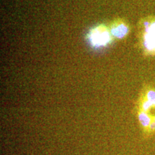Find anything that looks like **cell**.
<instances>
[{"label": "cell", "instance_id": "6da1fadb", "mask_svg": "<svg viewBox=\"0 0 155 155\" xmlns=\"http://www.w3.org/2000/svg\"><path fill=\"white\" fill-rule=\"evenodd\" d=\"M140 28V43L147 54L155 55V17L147 18Z\"/></svg>", "mask_w": 155, "mask_h": 155}, {"label": "cell", "instance_id": "3957f363", "mask_svg": "<svg viewBox=\"0 0 155 155\" xmlns=\"http://www.w3.org/2000/svg\"><path fill=\"white\" fill-rule=\"evenodd\" d=\"M110 32L114 39L121 40L126 38L130 32V26L124 19L118 18L114 19L108 25Z\"/></svg>", "mask_w": 155, "mask_h": 155}, {"label": "cell", "instance_id": "7a4b0ae2", "mask_svg": "<svg viewBox=\"0 0 155 155\" xmlns=\"http://www.w3.org/2000/svg\"><path fill=\"white\" fill-rule=\"evenodd\" d=\"M90 43L94 47H103L114 40L108 26L100 25L91 30L88 35Z\"/></svg>", "mask_w": 155, "mask_h": 155}]
</instances>
